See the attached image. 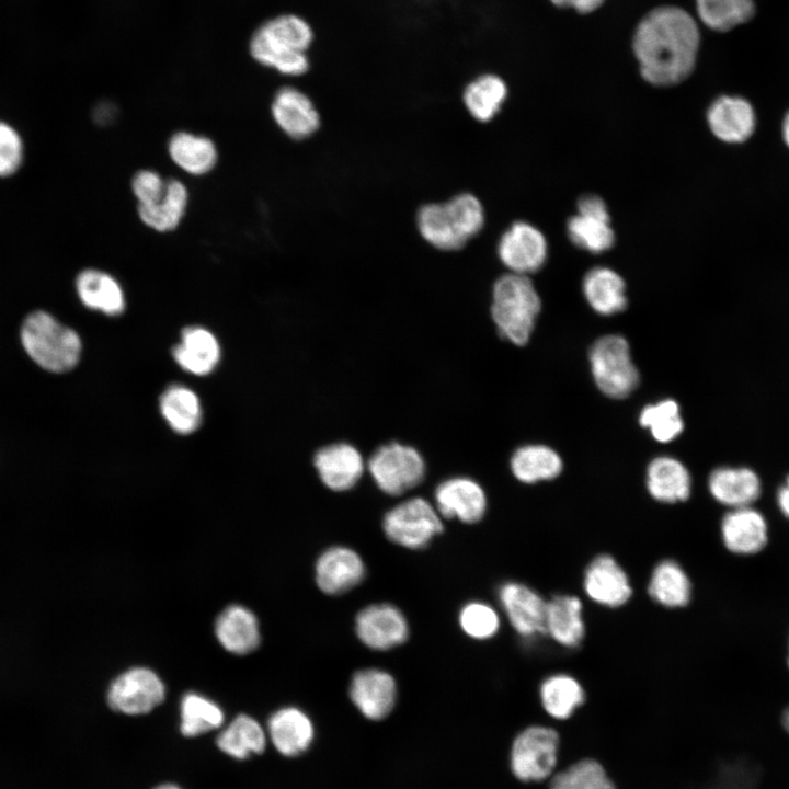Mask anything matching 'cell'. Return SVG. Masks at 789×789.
<instances>
[{"label": "cell", "instance_id": "cell-1", "mask_svg": "<svg viewBox=\"0 0 789 789\" xmlns=\"http://www.w3.org/2000/svg\"><path fill=\"white\" fill-rule=\"evenodd\" d=\"M700 44L695 19L684 9L662 5L638 23L632 49L642 78L655 87L684 81L694 70Z\"/></svg>", "mask_w": 789, "mask_h": 789}, {"label": "cell", "instance_id": "cell-2", "mask_svg": "<svg viewBox=\"0 0 789 789\" xmlns=\"http://www.w3.org/2000/svg\"><path fill=\"white\" fill-rule=\"evenodd\" d=\"M315 33L304 18L284 13L262 23L252 34L249 53L258 64L277 72L298 77L309 69L307 50Z\"/></svg>", "mask_w": 789, "mask_h": 789}, {"label": "cell", "instance_id": "cell-3", "mask_svg": "<svg viewBox=\"0 0 789 789\" xmlns=\"http://www.w3.org/2000/svg\"><path fill=\"white\" fill-rule=\"evenodd\" d=\"M416 224L427 243L439 250L455 251L481 231L484 210L473 194L460 193L447 202L421 207Z\"/></svg>", "mask_w": 789, "mask_h": 789}, {"label": "cell", "instance_id": "cell-4", "mask_svg": "<svg viewBox=\"0 0 789 789\" xmlns=\"http://www.w3.org/2000/svg\"><path fill=\"white\" fill-rule=\"evenodd\" d=\"M540 309V297L528 275L508 272L495 281L491 316L503 339L517 346L525 345Z\"/></svg>", "mask_w": 789, "mask_h": 789}, {"label": "cell", "instance_id": "cell-5", "mask_svg": "<svg viewBox=\"0 0 789 789\" xmlns=\"http://www.w3.org/2000/svg\"><path fill=\"white\" fill-rule=\"evenodd\" d=\"M21 340L32 359L53 373L72 369L80 357L81 341L77 332L45 311H35L25 319Z\"/></svg>", "mask_w": 789, "mask_h": 789}, {"label": "cell", "instance_id": "cell-6", "mask_svg": "<svg viewBox=\"0 0 789 789\" xmlns=\"http://www.w3.org/2000/svg\"><path fill=\"white\" fill-rule=\"evenodd\" d=\"M561 735L552 724L535 722L512 740L510 770L522 784H544L559 768Z\"/></svg>", "mask_w": 789, "mask_h": 789}, {"label": "cell", "instance_id": "cell-7", "mask_svg": "<svg viewBox=\"0 0 789 789\" xmlns=\"http://www.w3.org/2000/svg\"><path fill=\"white\" fill-rule=\"evenodd\" d=\"M588 359L593 379L604 395L622 399L639 385V371L624 336L608 334L599 338L591 346Z\"/></svg>", "mask_w": 789, "mask_h": 789}, {"label": "cell", "instance_id": "cell-8", "mask_svg": "<svg viewBox=\"0 0 789 789\" xmlns=\"http://www.w3.org/2000/svg\"><path fill=\"white\" fill-rule=\"evenodd\" d=\"M367 469L380 491L398 496L422 483L426 465L414 447L391 442L371 454Z\"/></svg>", "mask_w": 789, "mask_h": 789}, {"label": "cell", "instance_id": "cell-9", "mask_svg": "<svg viewBox=\"0 0 789 789\" xmlns=\"http://www.w3.org/2000/svg\"><path fill=\"white\" fill-rule=\"evenodd\" d=\"M382 529L391 542L418 550L439 535L444 524L434 504L424 498L414 496L400 502L385 514Z\"/></svg>", "mask_w": 789, "mask_h": 789}, {"label": "cell", "instance_id": "cell-10", "mask_svg": "<svg viewBox=\"0 0 789 789\" xmlns=\"http://www.w3.org/2000/svg\"><path fill=\"white\" fill-rule=\"evenodd\" d=\"M164 695V685L155 672L134 667L114 679L107 702L114 711L136 716L150 712L163 701Z\"/></svg>", "mask_w": 789, "mask_h": 789}, {"label": "cell", "instance_id": "cell-11", "mask_svg": "<svg viewBox=\"0 0 789 789\" xmlns=\"http://www.w3.org/2000/svg\"><path fill=\"white\" fill-rule=\"evenodd\" d=\"M498 254L511 273L528 275L545 264L548 243L537 227L526 221H516L501 236Z\"/></svg>", "mask_w": 789, "mask_h": 789}, {"label": "cell", "instance_id": "cell-12", "mask_svg": "<svg viewBox=\"0 0 789 789\" xmlns=\"http://www.w3.org/2000/svg\"><path fill=\"white\" fill-rule=\"evenodd\" d=\"M576 214L567 224L570 241L591 253H603L615 242L610 217L606 203L597 195L586 194L580 197Z\"/></svg>", "mask_w": 789, "mask_h": 789}, {"label": "cell", "instance_id": "cell-13", "mask_svg": "<svg viewBox=\"0 0 789 789\" xmlns=\"http://www.w3.org/2000/svg\"><path fill=\"white\" fill-rule=\"evenodd\" d=\"M355 632L365 647L387 651L407 641L409 624L397 606L388 603L371 604L356 615Z\"/></svg>", "mask_w": 789, "mask_h": 789}, {"label": "cell", "instance_id": "cell-14", "mask_svg": "<svg viewBox=\"0 0 789 789\" xmlns=\"http://www.w3.org/2000/svg\"><path fill=\"white\" fill-rule=\"evenodd\" d=\"M434 505L443 518L474 524L483 518L488 499L480 483L459 476L448 478L436 487Z\"/></svg>", "mask_w": 789, "mask_h": 789}, {"label": "cell", "instance_id": "cell-15", "mask_svg": "<svg viewBox=\"0 0 789 789\" xmlns=\"http://www.w3.org/2000/svg\"><path fill=\"white\" fill-rule=\"evenodd\" d=\"M501 607L517 634L530 639L545 633L546 602L531 587L505 582L498 592Z\"/></svg>", "mask_w": 789, "mask_h": 789}, {"label": "cell", "instance_id": "cell-16", "mask_svg": "<svg viewBox=\"0 0 789 789\" xmlns=\"http://www.w3.org/2000/svg\"><path fill=\"white\" fill-rule=\"evenodd\" d=\"M362 557L346 546H332L317 559L315 578L318 587L328 595H340L358 585L365 578Z\"/></svg>", "mask_w": 789, "mask_h": 789}, {"label": "cell", "instance_id": "cell-17", "mask_svg": "<svg viewBox=\"0 0 789 789\" xmlns=\"http://www.w3.org/2000/svg\"><path fill=\"white\" fill-rule=\"evenodd\" d=\"M583 590L592 602L609 608L625 605L632 595L628 574L609 554H599L590 562Z\"/></svg>", "mask_w": 789, "mask_h": 789}, {"label": "cell", "instance_id": "cell-18", "mask_svg": "<svg viewBox=\"0 0 789 789\" xmlns=\"http://www.w3.org/2000/svg\"><path fill=\"white\" fill-rule=\"evenodd\" d=\"M313 466L321 482L335 492L354 488L365 471V461L361 451L343 442L320 448L313 457Z\"/></svg>", "mask_w": 789, "mask_h": 789}, {"label": "cell", "instance_id": "cell-19", "mask_svg": "<svg viewBox=\"0 0 789 789\" xmlns=\"http://www.w3.org/2000/svg\"><path fill=\"white\" fill-rule=\"evenodd\" d=\"M271 114L279 129L295 140L310 137L320 126V115L311 99L291 85L275 92Z\"/></svg>", "mask_w": 789, "mask_h": 789}, {"label": "cell", "instance_id": "cell-20", "mask_svg": "<svg viewBox=\"0 0 789 789\" xmlns=\"http://www.w3.org/2000/svg\"><path fill=\"white\" fill-rule=\"evenodd\" d=\"M348 693L364 717L380 720L391 712L396 704L397 684L385 670L363 668L354 673Z\"/></svg>", "mask_w": 789, "mask_h": 789}, {"label": "cell", "instance_id": "cell-21", "mask_svg": "<svg viewBox=\"0 0 789 789\" xmlns=\"http://www.w3.org/2000/svg\"><path fill=\"white\" fill-rule=\"evenodd\" d=\"M707 122L712 134L720 140L742 142L754 132L755 114L745 99L723 95L709 106Z\"/></svg>", "mask_w": 789, "mask_h": 789}, {"label": "cell", "instance_id": "cell-22", "mask_svg": "<svg viewBox=\"0 0 789 789\" xmlns=\"http://www.w3.org/2000/svg\"><path fill=\"white\" fill-rule=\"evenodd\" d=\"M721 536L730 551L756 553L767 542V524L764 516L750 506L732 508L722 518Z\"/></svg>", "mask_w": 789, "mask_h": 789}, {"label": "cell", "instance_id": "cell-23", "mask_svg": "<svg viewBox=\"0 0 789 789\" xmlns=\"http://www.w3.org/2000/svg\"><path fill=\"white\" fill-rule=\"evenodd\" d=\"M545 633L564 648H576L585 636L583 604L575 595H556L546 602Z\"/></svg>", "mask_w": 789, "mask_h": 789}, {"label": "cell", "instance_id": "cell-24", "mask_svg": "<svg viewBox=\"0 0 789 789\" xmlns=\"http://www.w3.org/2000/svg\"><path fill=\"white\" fill-rule=\"evenodd\" d=\"M167 151L171 161L192 176L208 174L218 162L216 144L207 136L187 130L174 133L168 140Z\"/></svg>", "mask_w": 789, "mask_h": 789}, {"label": "cell", "instance_id": "cell-25", "mask_svg": "<svg viewBox=\"0 0 789 789\" xmlns=\"http://www.w3.org/2000/svg\"><path fill=\"white\" fill-rule=\"evenodd\" d=\"M708 488L719 503L731 508L750 506L761 494V480L748 468L720 467L708 479Z\"/></svg>", "mask_w": 789, "mask_h": 789}, {"label": "cell", "instance_id": "cell-26", "mask_svg": "<svg viewBox=\"0 0 789 789\" xmlns=\"http://www.w3.org/2000/svg\"><path fill=\"white\" fill-rule=\"evenodd\" d=\"M645 484L649 494L662 503L684 502L691 492L689 471L671 456L656 457L649 464Z\"/></svg>", "mask_w": 789, "mask_h": 789}, {"label": "cell", "instance_id": "cell-27", "mask_svg": "<svg viewBox=\"0 0 789 789\" xmlns=\"http://www.w3.org/2000/svg\"><path fill=\"white\" fill-rule=\"evenodd\" d=\"M538 697L546 716L558 722L570 720L586 700L581 683L564 673L546 677L539 686Z\"/></svg>", "mask_w": 789, "mask_h": 789}, {"label": "cell", "instance_id": "cell-28", "mask_svg": "<svg viewBox=\"0 0 789 789\" xmlns=\"http://www.w3.org/2000/svg\"><path fill=\"white\" fill-rule=\"evenodd\" d=\"M76 289L82 304L108 316H118L125 309V295L118 281L110 273L87 268L76 279Z\"/></svg>", "mask_w": 789, "mask_h": 789}, {"label": "cell", "instance_id": "cell-29", "mask_svg": "<svg viewBox=\"0 0 789 789\" xmlns=\"http://www.w3.org/2000/svg\"><path fill=\"white\" fill-rule=\"evenodd\" d=\"M582 289L591 308L602 316L619 313L627 307L625 281L609 267L590 270L583 278Z\"/></svg>", "mask_w": 789, "mask_h": 789}, {"label": "cell", "instance_id": "cell-30", "mask_svg": "<svg viewBox=\"0 0 789 789\" xmlns=\"http://www.w3.org/2000/svg\"><path fill=\"white\" fill-rule=\"evenodd\" d=\"M215 632L220 644L235 654L250 653L260 643L254 614L240 605L229 606L218 616Z\"/></svg>", "mask_w": 789, "mask_h": 789}, {"label": "cell", "instance_id": "cell-31", "mask_svg": "<svg viewBox=\"0 0 789 789\" xmlns=\"http://www.w3.org/2000/svg\"><path fill=\"white\" fill-rule=\"evenodd\" d=\"M190 192L178 179H168L162 197L153 204L137 206L140 221L157 232H170L182 222L187 210Z\"/></svg>", "mask_w": 789, "mask_h": 789}, {"label": "cell", "instance_id": "cell-32", "mask_svg": "<svg viewBox=\"0 0 789 789\" xmlns=\"http://www.w3.org/2000/svg\"><path fill=\"white\" fill-rule=\"evenodd\" d=\"M175 362L186 371L204 376L218 364L220 347L216 338L201 327L183 330L181 342L172 351Z\"/></svg>", "mask_w": 789, "mask_h": 789}, {"label": "cell", "instance_id": "cell-33", "mask_svg": "<svg viewBox=\"0 0 789 789\" xmlns=\"http://www.w3.org/2000/svg\"><path fill=\"white\" fill-rule=\"evenodd\" d=\"M268 732L276 750L286 756L305 752L313 739L311 720L294 707L277 710L268 720Z\"/></svg>", "mask_w": 789, "mask_h": 789}, {"label": "cell", "instance_id": "cell-34", "mask_svg": "<svg viewBox=\"0 0 789 789\" xmlns=\"http://www.w3.org/2000/svg\"><path fill=\"white\" fill-rule=\"evenodd\" d=\"M513 476L531 484L557 478L563 468L559 454L546 445H525L517 448L510 460Z\"/></svg>", "mask_w": 789, "mask_h": 789}, {"label": "cell", "instance_id": "cell-35", "mask_svg": "<svg viewBox=\"0 0 789 789\" xmlns=\"http://www.w3.org/2000/svg\"><path fill=\"white\" fill-rule=\"evenodd\" d=\"M648 593L655 603L666 608L684 607L691 597V583L676 561L666 559L654 567Z\"/></svg>", "mask_w": 789, "mask_h": 789}, {"label": "cell", "instance_id": "cell-36", "mask_svg": "<svg viewBox=\"0 0 789 789\" xmlns=\"http://www.w3.org/2000/svg\"><path fill=\"white\" fill-rule=\"evenodd\" d=\"M506 96L507 85L504 80L496 75L484 73L466 85L462 100L473 118L489 122L500 112Z\"/></svg>", "mask_w": 789, "mask_h": 789}, {"label": "cell", "instance_id": "cell-37", "mask_svg": "<svg viewBox=\"0 0 789 789\" xmlns=\"http://www.w3.org/2000/svg\"><path fill=\"white\" fill-rule=\"evenodd\" d=\"M547 789H617L605 766L594 757H582L559 768Z\"/></svg>", "mask_w": 789, "mask_h": 789}, {"label": "cell", "instance_id": "cell-38", "mask_svg": "<svg viewBox=\"0 0 789 789\" xmlns=\"http://www.w3.org/2000/svg\"><path fill=\"white\" fill-rule=\"evenodd\" d=\"M160 411L171 428L180 434L194 432L202 422L198 397L182 385H172L162 393Z\"/></svg>", "mask_w": 789, "mask_h": 789}, {"label": "cell", "instance_id": "cell-39", "mask_svg": "<svg viewBox=\"0 0 789 789\" xmlns=\"http://www.w3.org/2000/svg\"><path fill=\"white\" fill-rule=\"evenodd\" d=\"M216 744L220 751L238 759L260 754L266 745L265 733L259 722L240 714L218 735Z\"/></svg>", "mask_w": 789, "mask_h": 789}, {"label": "cell", "instance_id": "cell-40", "mask_svg": "<svg viewBox=\"0 0 789 789\" xmlns=\"http://www.w3.org/2000/svg\"><path fill=\"white\" fill-rule=\"evenodd\" d=\"M702 23L714 31L725 32L752 19L753 0H695Z\"/></svg>", "mask_w": 789, "mask_h": 789}, {"label": "cell", "instance_id": "cell-41", "mask_svg": "<svg viewBox=\"0 0 789 789\" xmlns=\"http://www.w3.org/2000/svg\"><path fill=\"white\" fill-rule=\"evenodd\" d=\"M222 722V710L211 700L194 693L183 697L180 724L183 735L196 736L219 728Z\"/></svg>", "mask_w": 789, "mask_h": 789}, {"label": "cell", "instance_id": "cell-42", "mask_svg": "<svg viewBox=\"0 0 789 789\" xmlns=\"http://www.w3.org/2000/svg\"><path fill=\"white\" fill-rule=\"evenodd\" d=\"M639 423L660 443L675 439L684 430L679 407L672 399L645 405L640 412Z\"/></svg>", "mask_w": 789, "mask_h": 789}, {"label": "cell", "instance_id": "cell-43", "mask_svg": "<svg viewBox=\"0 0 789 789\" xmlns=\"http://www.w3.org/2000/svg\"><path fill=\"white\" fill-rule=\"evenodd\" d=\"M461 630L471 639L488 640L500 630L501 619L498 610L488 603L471 601L465 604L458 615Z\"/></svg>", "mask_w": 789, "mask_h": 789}, {"label": "cell", "instance_id": "cell-44", "mask_svg": "<svg viewBox=\"0 0 789 789\" xmlns=\"http://www.w3.org/2000/svg\"><path fill=\"white\" fill-rule=\"evenodd\" d=\"M23 160V142L19 133L0 121V178L14 174Z\"/></svg>", "mask_w": 789, "mask_h": 789}, {"label": "cell", "instance_id": "cell-45", "mask_svg": "<svg viewBox=\"0 0 789 789\" xmlns=\"http://www.w3.org/2000/svg\"><path fill=\"white\" fill-rule=\"evenodd\" d=\"M168 180L158 171L142 169L137 171L130 183L137 206H146L159 201L165 192Z\"/></svg>", "mask_w": 789, "mask_h": 789}, {"label": "cell", "instance_id": "cell-46", "mask_svg": "<svg viewBox=\"0 0 789 789\" xmlns=\"http://www.w3.org/2000/svg\"><path fill=\"white\" fill-rule=\"evenodd\" d=\"M559 8L573 9L578 13H591L597 10L605 0H549Z\"/></svg>", "mask_w": 789, "mask_h": 789}, {"label": "cell", "instance_id": "cell-47", "mask_svg": "<svg viewBox=\"0 0 789 789\" xmlns=\"http://www.w3.org/2000/svg\"><path fill=\"white\" fill-rule=\"evenodd\" d=\"M777 504L781 513L789 518V476L777 492Z\"/></svg>", "mask_w": 789, "mask_h": 789}, {"label": "cell", "instance_id": "cell-48", "mask_svg": "<svg viewBox=\"0 0 789 789\" xmlns=\"http://www.w3.org/2000/svg\"><path fill=\"white\" fill-rule=\"evenodd\" d=\"M94 117L96 123H111L114 119L115 111L111 104H101L95 108Z\"/></svg>", "mask_w": 789, "mask_h": 789}, {"label": "cell", "instance_id": "cell-49", "mask_svg": "<svg viewBox=\"0 0 789 789\" xmlns=\"http://www.w3.org/2000/svg\"><path fill=\"white\" fill-rule=\"evenodd\" d=\"M782 133H784L785 141L789 146V112L786 115L785 121H784Z\"/></svg>", "mask_w": 789, "mask_h": 789}, {"label": "cell", "instance_id": "cell-50", "mask_svg": "<svg viewBox=\"0 0 789 789\" xmlns=\"http://www.w3.org/2000/svg\"><path fill=\"white\" fill-rule=\"evenodd\" d=\"M782 724H784V728H785V729L787 730V732L789 733V709H787V710L784 712V716H782Z\"/></svg>", "mask_w": 789, "mask_h": 789}, {"label": "cell", "instance_id": "cell-51", "mask_svg": "<svg viewBox=\"0 0 789 789\" xmlns=\"http://www.w3.org/2000/svg\"><path fill=\"white\" fill-rule=\"evenodd\" d=\"M155 789H180V788L176 787L175 785L165 784V785H161Z\"/></svg>", "mask_w": 789, "mask_h": 789}, {"label": "cell", "instance_id": "cell-52", "mask_svg": "<svg viewBox=\"0 0 789 789\" xmlns=\"http://www.w3.org/2000/svg\"><path fill=\"white\" fill-rule=\"evenodd\" d=\"M788 664H789V660H788Z\"/></svg>", "mask_w": 789, "mask_h": 789}]
</instances>
